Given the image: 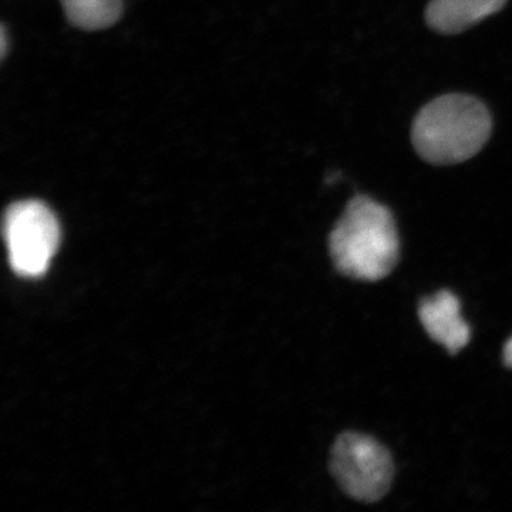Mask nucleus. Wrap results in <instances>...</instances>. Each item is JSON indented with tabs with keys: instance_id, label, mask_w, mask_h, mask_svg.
<instances>
[{
	"instance_id": "obj_1",
	"label": "nucleus",
	"mask_w": 512,
	"mask_h": 512,
	"mask_svg": "<svg viewBox=\"0 0 512 512\" xmlns=\"http://www.w3.org/2000/svg\"><path fill=\"white\" fill-rule=\"evenodd\" d=\"M329 254L335 268L348 278L366 282L386 278L400 254L392 212L366 195H356L330 232Z\"/></svg>"
},
{
	"instance_id": "obj_2",
	"label": "nucleus",
	"mask_w": 512,
	"mask_h": 512,
	"mask_svg": "<svg viewBox=\"0 0 512 512\" xmlns=\"http://www.w3.org/2000/svg\"><path fill=\"white\" fill-rule=\"evenodd\" d=\"M493 120L476 97L447 94L430 101L414 119L412 140L419 156L434 165L464 163L480 153Z\"/></svg>"
},
{
	"instance_id": "obj_3",
	"label": "nucleus",
	"mask_w": 512,
	"mask_h": 512,
	"mask_svg": "<svg viewBox=\"0 0 512 512\" xmlns=\"http://www.w3.org/2000/svg\"><path fill=\"white\" fill-rule=\"evenodd\" d=\"M3 238L13 272L23 278H39L59 249V221L45 202H15L3 217Z\"/></svg>"
},
{
	"instance_id": "obj_4",
	"label": "nucleus",
	"mask_w": 512,
	"mask_h": 512,
	"mask_svg": "<svg viewBox=\"0 0 512 512\" xmlns=\"http://www.w3.org/2000/svg\"><path fill=\"white\" fill-rule=\"evenodd\" d=\"M330 471L343 493L359 503L370 504L389 493L394 464L379 441L365 434L345 433L332 448Z\"/></svg>"
},
{
	"instance_id": "obj_5",
	"label": "nucleus",
	"mask_w": 512,
	"mask_h": 512,
	"mask_svg": "<svg viewBox=\"0 0 512 512\" xmlns=\"http://www.w3.org/2000/svg\"><path fill=\"white\" fill-rule=\"evenodd\" d=\"M419 319L430 339L443 346L450 355H457L470 342V326L461 316L460 301L450 291H440L423 299Z\"/></svg>"
},
{
	"instance_id": "obj_6",
	"label": "nucleus",
	"mask_w": 512,
	"mask_h": 512,
	"mask_svg": "<svg viewBox=\"0 0 512 512\" xmlns=\"http://www.w3.org/2000/svg\"><path fill=\"white\" fill-rule=\"evenodd\" d=\"M507 0H431L426 20L431 29L456 35L504 8Z\"/></svg>"
},
{
	"instance_id": "obj_7",
	"label": "nucleus",
	"mask_w": 512,
	"mask_h": 512,
	"mask_svg": "<svg viewBox=\"0 0 512 512\" xmlns=\"http://www.w3.org/2000/svg\"><path fill=\"white\" fill-rule=\"evenodd\" d=\"M62 5L70 23L83 30L110 28L123 13V0H62Z\"/></svg>"
},
{
	"instance_id": "obj_8",
	"label": "nucleus",
	"mask_w": 512,
	"mask_h": 512,
	"mask_svg": "<svg viewBox=\"0 0 512 512\" xmlns=\"http://www.w3.org/2000/svg\"><path fill=\"white\" fill-rule=\"evenodd\" d=\"M503 359L505 366L510 367L512 369V338L505 343Z\"/></svg>"
},
{
	"instance_id": "obj_9",
	"label": "nucleus",
	"mask_w": 512,
	"mask_h": 512,
	"mask_svg": "<svg viewBox=\"0 0 512 512\" xmlns=\"http://www.w3.org/2000/svg\"><path fill=\"white\" fill-rule=\"evenodd\" d=\"M6 37H8V33H6L5 26L2 28V33H0V39H2V45H0V49H2V56H6V50H8V42H6Z\"/></svg>"
}]
</instances>
